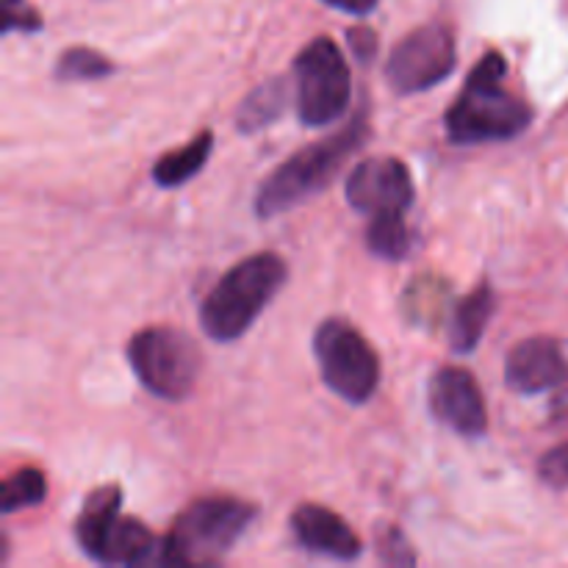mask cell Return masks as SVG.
<instances>
[{"instance_id": "6da1fadb", "label": "cell", "mask_w": 568, "mask_h": 568, "mask_svg": "<svg viewBox=\"0 0 568 568\" xmlns=\"http://www.w3.org/2000/svg\"><path fill=\"white\" fill-rule=\"evenodd\" d=\"M505 75H508V61L499 50H488L477 61L475 70L469 72V81L464 83L444 116L449 142H505L527 131L532 122V109L505 83Z\"/></svg>"}, {"instance_id": "7a4b0ae2", "label": "cell", "mask_w": 568, "mask_h": 568, "mask_svg": "<svg viewBox=\"0 0 568 568\" xmlns=\"http://www.w3.org/2000/svg\"><path fill=\"white\" fill-rule=\"evenodd\" d=\"M286 277L288 266L277 253H255L231 266L200 305L205 336L220 344L242 338L275 300Z\"/></svg>"}, {"instance_id": "3957f363", "label": "cell", "mask_w": 568, "mask_h": 568, "mask_svg": "<svg viewBox=\"0 0 568 568\" xmlns=\"http://www.w3.org/2000/svg\"><path fill=\"white\" fill-rule=\"evenodd\" d=\"M366 136H369V122H366V111H361L338 133L288 155L270 178L261 181L258 194H255V214L261 220H270L320 194L347 164L349 155L366 142Z\"/></svg>"}, {"instance_id": "277c9868", "label": "cell", "mask_w": 568, "mask_h": 568, "mask_svg": "<svg viewBox=\"0 0 568 568\" xmlns=\"http://www.w3.org/2000/svg\"><path fill=\"white\" fill-rule=\"evenodd\" d=\"M255 514L242 499H197L172 521L161 544V566H216L253 525Z\"/></svg>"}, {"instance_id": "5b68a950", "label": "cell", "mask_w": 568, "mask_h": 568, "mask_svg": "<svg viewBox=\"0 0 568 568\" xmlns=\"http://www.w3.org/2000/svg\"><path fill=\"white\" fill-rule=\"evenodd\" d=\"M120 486H100L83 499L75 519V541L83 552L103 566H161V544L139 519L120 514Z\"/></svg>"}, {"instance_id": "8992f818", "label": "cell", "mask_w": 568, "mask_h": 568, "mask_svg": "<svg viewBox=\"0 0 568 568\" xmlns=\"http://www.w3.org/2000/svg\"><path fill=\"white\" fill-rule=\"evenodd\" d=\"M133 375L153 397L178 403L194 392L203 366L192 336L175 327H144L128 342Z\"/></svg>"}, {"instance_id": "52a82bcc", "label": "cell", "mask_w": 568, "mask_h": 568, "mask_svg": "<svg viewBox=\"0 0 568 568\" xmlns=\"http://www.w3.org/2000/svg\"><path fill=\"white\" fill-rule=\"evenodd\" d=\"M314 355L325 386L349 405H364L381 386V358L364 333L344 320H327L314 333Z\"/></svg>"}, {"instance_id": "ba28073f", "label": "cell", "mask_w": 568, "mask_h": 568, "mask_svg": "<svg viewBox=\"0 0 568 568\" xmlns=\"http://www.w3.org/2000/svg\"><path fill=\"white\" fill-rule=\"evenodd\" d=\"M300 122L308 128L333 125L353 100V75L338 44L316 37L294 59Z\"/></svg>"}, {"instance_id": "9c48e42d", "label": "cell", "mask_w": 568, "mask_h": 568, "mask_svg": "<svg viewBox=\"0 0 568 568\" xmlns=\"http://www.w3.org/2000/svg\"><path fill=\"white\" fill-rule=\"evenodd\" d=\"M455 61V37L444 22H427V26L410 31L386 61L388 87L399 94H419L438 87L444 78L453 75Z\"/></svg>"}, {"instance_id": "30bf717a", "label": "cell", "mask_w": 568, "mask_h": 568, "mask_svg": "<svg viewBox=\"0 0 568 568\" xmlns=\"http://www.w3.org/2000/svg\"><path fill=\"white\" fill-rule=\"evenodd\" d=\"M344 194L358 214L372 220V216L405 214L414 205L416 189L403 161L394 155H372L355 164Z\"/></svg>"}, {"instance_id": "8fae6325", "label": "cell", "mask_w": 568, "mask_h": 568, "mask_svg": "<svg viewBox=\"0 0 568 568\" xmlns=\"http://www.w3.org/2000/svg\"><path fill=\"white\" fill-rule=\"evenodd\" d=\"M427 403H430L433 416L442 425L453 427L458 436L480 438L488 430L486 399H483L480 383L469 369H460V366L438 369L427 386Z\"/></svg>"}, {"instance_id": "7c38bea8", "label": "cell", "mask_w": 568, "mask_h": 568, "mask_svg": "<svg viewBox=\"0 0 568 568\" xmlns=\"http://www.w3.org/2000/svg\"><path fill=\"white\" fill-rule=\"evenodd\" d=\"M568 381V361L558 338L532 336L516 344L505 361V383L516 394H544Z\"/></svg>"}, {"instance_id": "4fadbf2b", "label": "cell", "mask_w": 568, "mask_h": 568, "mask_svg": "<svg viewBox=\"0 0 568 568\" xmlns=\"http://www.w3.org/2000/svg\"><path fill=\"white\" fill-rule=\"evenodd\" d=\"M292 532L308 552L322 555V558L355 560L364 552L353 527L331 508H322L316 503H303L294 508Z\"/></svg>"}, {"instance_id": "5bb4252c", "label": "cell", "mask_w": 568, "mask_h": 568, "mask_svg": "<svg viewBox=\"0 0 568 568\" xmlns=\"http://www.w3.org/2000/svg\"><path fill=\"white\" fill-rule=\"evenodd\" d=\"M494 311H497V294L491 283H480L475 292L466 294V300L455 305L453 320H449V344L455 353H471L480 344Z\"/></svg>"}, {"instance_id": "9a60e30c", "label": "cell", "mask_w": 568, "mask_h": 568, "mask_svg": "<svg viewBox=\"0 0 568 568\" xmlns=\"http://www.w3.org/2000/svg\"><path fill=\"white\" fill-rule=\"evenodd\" d=\"M211 148H214V133L200 131L192 142H186L183 148L170 150V153L161 155L153 164V181L161 189H175L183 186L186 181H192L200 170L209 161Z\"/></svg>"}, {"instance_id": "2e32d148", "label": "cell", "mask_w": 568, "mask_h": 568, "mask_svg": "<svg viewBox=\"0 0 568 568\" xmlns=\"http://www.w3.org/2000/svg\"><path fill=\"white\" fill-rule=\"evenodd\" d=\"M288 105V83L286 78H272L261 83L258 89L242 100L236 111V128L242 133H255L261 128H270Z\"/></svg>"}, {"instance_id": "e0dca14e", "label": "cell", "mask_w": 568, "mask_h": 568, "mask_svg": "<svg viewBox=\"0 0 568 568\" xmlns=\"http://www.w3.org/2000/svg\"><path fill=\"white\" fill-rule=\"evenodd\" d=\"M449 303V286L442 277H416L403 297L405 316L419 327H433L442 322Z\"/></svg>"}, {"instance_id": "ac0fdd59", "label": "cell", "mask_w": 568, "mask_h": 568, "mask_svg": "<svg viewBox=\"0 0 568 568\" xmlns=\"http://www.w3.org/2000/svg\"><path fill=\"white\" fill-rule=\"evenodd\" d=\"M410 244H414V236L405 225V214L372 216L366 227V247L372 250V255L383 261H403L408 258Z\"/></svg>"}, {"instance_id": "d6986e66", "label": "cell", "mask_w": 568, "mask_h": 568, "mask_svg": "<svg viewBox=\"0 0 568 568\" xmlns=\"http://www.w3.org/2000/svg\"><path fill=\"white\" fill-rule=\"evenodd\" d=\"M48 497V480L39 469L26 466V469H17L14 475L6 477L3 483V497H0V510L3 514H14V510L33 508V505L44 503Z\"/></svg>"}, {"instance_id": "ffe728a7", "label": "cell", "mask_w": 568, "mask_h": 568, "mask_svg": "<svg viewBox=\"0 0 568 568\" xmlns=\"http://www.w3.org/2000/svg\"><path fill=\"white\" fill-rule=\"evenodd\" d=\"M114 72V61L92 48H70L55 61V78L59 81H98Z\"/></svg>"}, {"instance_id": "44dd1931", "label": "cell", "mask_w": 568, "mask_h": 568, "mask_svg": "<svg viewBox=\"0 0 568 568\" xmlns=\"http://www.w3.org/2000/svg\"><path fill=\"white\" fill-rule=\"evenodd\" d=\"M377 538V552H381L383 564L392 566H414L416 564V552L410 549L408 538L403 536V530L397 527H381L375 532Z\"/></svg>"}, {"instance_id": "7402d4cb", "label": "cell", "mask_w": 568, "mask_h": 568, "mask_svg": "<svg viewBox=\"0 0 568 568\" xmlns=\"http://www.w3.org/2000/svg\"><path fill=\"white\" fill-rule=\"evenodd\" d=\"M42 28V17L33 9L28 0H3V37H9L11 31L22 33H37Z\"/></svg>"}, {"instance_id": "603a6c76", "label": "cell", "mask_w": 568, "mask_h": 568, "mask_svg": "<svg viewBox=\"0 0 568 568\" xmlns=\"http://www.w3.org/2000/svg\"><path fill=\"white\" fill-rule=\"evenodd\" d=\"M538 477L544 486L555 488V491L568 488V442L544 453V458L538 460Z\"/></svg>"}, {"instance_id": "cb8c5ba5", "label": "cell", "mask_w": 568, "mask_h": 568, "mask_svg": "<svg viewBox=\"0 0 568 568\" xmlns=\"http://www.w3.org/2000/svg\"><path fill=\"white\" fill-rule=\"evenodd\" d=\"M347 42H349V48H353L355 59H358L361 64H369V61L375 59V53H377L375 31H369V28H349Z\"/></svg>"}, {"instance_id": "d4e9b609", "label": "cell", "mask_w": 568, "mask_h": 568, "mask_svg": "<svg viewBox=\"0 0 568 568\" xmlns=\"http://www.w3.org/2000/svg\"><path fill=\"white\" fill-rule=\"evenodd\" d=\"M322 3L333 6V9L344 11V14L366 17L377 9V3H381V0H322Z\"/></svg>"}, {"instance_id": "484cf974", "label": "cell", "mask_w": 568, "mask_h": 568, "mask_svg": "<svg viewBox=\"0 0 568 568\" xmlns=\"http://www.w3.org/2000/svg\"><path fill=\"white\" fill-rule=\"evenodd\" d=\"M560 388H564V392H560L558 399L552 403V410L558 414V422H564V419H568V381Z\"/></svg>"}]
</instances>
